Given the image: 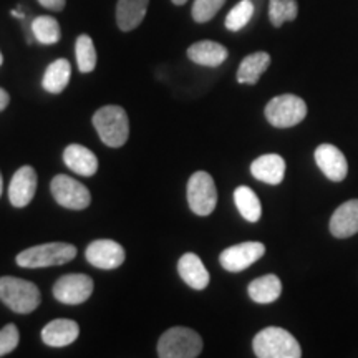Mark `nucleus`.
Instances as JSON below:
<instances>
[{"label": "nucleus", "instance_id": "obj_1", "mask_svg": "<svg viewBox=\"0 0 358 358\" xmlns=\"http://www.w3.org/2000/svg\"><path fill=\"white\" fill-rule=\"evenodd\" d=\"M252 348L259 358H301L302 348L295 337L280 327H267L254 337Z\"/></svg>", "mask_w": 358, "mask_h": 358}, {"label": "nucleus", "instance_id": "obj_2", "mask_svg": "<svg viewBox=\"0 0 358 358\" xmlns=\"http://www.w3.org/2000/svg\"><path fill=\"white\" fill-rule=\"evenodd\" d=\"M95 127L100 140L110 148H122L129 136V120L122 106H103L93 115Z\"/></svg>", "mask_w": 358, "mask_h": 358}, {"label": "nucleus", "instance_id": "obj_3", "mask_svg": "<svg viewBox=\"0 0 358 358\" xmlns=\"http://www.w3.org/2000/svg\"><path fill=\"white\" fill-rule=\"evenodd\" d=\"M0 301L17 313H30L40 306L42 295L34 282L19 277H0Z\"/></svg>", "mask_w": 358, "mask_h": 358}, {"label": "nucleus", "instance_id": "obj_4", "mask_svg": "<svg viewBox=\"0 0 358 358\" xmlns=\"http://www.w3.org/2000/svg\"><path fill=\"white\" fill-rule=\"evenodd\" d=\"M203 350V338L187 327H173L161 335L158 355L161 358H196Z\"/></svg>", "mask_w": 358, "mask_h": 358}, {"label": "nucleus", "instance_id": "obj_5", "mask_svg": "<svg viewBox=\"0 0 358 358\" xmlns=\"http://www.w3.org/2000/svg\"><path fill=\"white\" fill-rule=\"evenodd\" d=\"M77 256L75 245L66 243H48L29 248L17 256V264L25 268H42L62 266Z\"/></svg>", "mask_w": 358, "mask_h": 358}, {"label": "nucleus", "instance_id": "obj_6", "mask_svg": "<svg viewBox=\"0 0 358 358\" xmlns=\"http://www.w3.org/2000/svg\"><path fill=\"white\" fill-rule=\"evenodd\" d=\"M307 116V105L295 95H280L272 98L266 106L267 122L275 128H292L303 122Z\"/></svg>", "mask_w": 358, "mask_h": 358}, {"label": "nucleus", "instance_id": "obj_7", "mask_svg": "<svg viewBox=\"0 0 358 358\" xmlns=\"http://www.w3.org/2000/svg\"><path fill=\"white\" fill-rule=\"evenodd\" d=\"M187 203L198 216H209L217 204V189L209 173L198 171L187 181Z\"/></svg>", "mask_w": 358, "mask_h": 358}, {"label": "nucleus", "instance_id": "obj_8", "mask_svg": "<svg viewBox=\"0 0 358 358\" xmlns=\"http://www.w3.org/2000/svg\"><path fill=\"white\" fill-rule=\"evenodd\" d=\"M50 191L53 199L62 208L82 211L92 203V194H90L88 187L83 186L77 179L66 176V174H58L52 179Z\"/></svg>", "mask_w": 358, "mask_h": 358}, {"label": "nucleus", "instance_id": "obj_9", "mask_svg": "<svg viewBox=\"0 0 358 358\" xmlns=\"http://www.w3.org/2000/svg\"><path fill=\"white\" fill-rule=\"evenodd\" d=\"M93 294V279L85 274H66L53 285V297L66 306H78L87 302Z\"/></svg>", "mask_w": 358, "mask_h": 358}, {"label": "nucleus", "instance_id": "obj_10", "mask_svg": "<svg viewBox=\"0 0 358 358\" xmlns=\"http://www.w3.org/2000/svg\"><path fill=\"white\" fill-rule=\"evenodd\" d=\"M266 254V245L262 243H243L224 249L219 256V262L227 272H243L257 262Z\"/></svg>", "mask_w": 358, "mask_h": 358}, {"label": "nucleus", "instance_id": "obj_11", "mask_svg": "<svg viewBox=\"0 0 358 358\" xmlns=\"http://www.w3.org/2000/svg\"><path fill=\"white\" fill-rule=\"evenodd\" d=\"M85 257L93 267L103 268V271H113L124 262L127 254H124L122 244L110 239H98L88 245L85 250Z\"/></svg>", "mask_w": 358, "mask_h": 358}, {"label": "nucleus", "instance_id": "obj_12", "mask_svg": "<svg viewBox=\"0 0 358 358\" xmlns=\"http://www.w3.org/2000/svg\"><path fill=\"white\" fill-rule=\"evenodd\" d=\"M37 173L32 166H22L13 174L8 186V201L13 208H25L32 203L37 192Z\"/></svg>", "mask_w": 358, "mask_h": 358}, {"label": "nucleus", "instance_id": "obj_13", "mask_svg": "<svg viewBox=\"0 0 358 358\" xmlns=\"http://www.w3.org/2000/svg\"><path fill=\"white\" fill-rule=\"evenodd\" d=\"M315 163L320 168V171L325 174L330 181H343L347 178L348 164L347 158L337 146L324 143L315 150Z\"/></svg>", "mask_w": 358, "mask_h": 358}, {"label": "nucleus", "instance_id": "obj_14", "mask_svg": "<svg viewBox=\"0 0 358 358\" xmlns=\"http://www.w3.org/2000/svg\"><path fill=\"white\" fill-rule=\"evenodd\" d=\"M330 232L337 239H347L358 232V199L340 204L330 219Z\"/></svg>", "mask_w": 358, "mask_h": 358}, {"label": "nucleus", "instance_id": "obj_15", "mask_svg": "<svg viewBox=\"0 0 358 358\" xmlns=\"http://www.w3.org/2000/svg\"><path fill=\"white\" fill-rule=\"evenodd\" d=\"M78 324L69 319H57L47 324L42 330V340L48 347H66L78 338Z\"/></svg>", "mask_w": 358, "mask_h": 358}, {"label": "nucleus", "instance_id": "obj_16", "mask_svg": "<svg viewBox=\"0 0 358 358\" xmlns=\"http://www.w3.org/2000/svg\"><path fill=\"white\" fill-rule=\"evenodd\" d=\"M250 173L259 181L267 185H280L285 176V161L279 155H264L250 164Z\"/></svg>", "mask_w": 358, "mask_h": 358}, {"label": "nucleus", "instance_id": "obj_17", "mask_svg": "<svg viewBox=\"0 0 358 358\" xmlns=\"http://www.w3.org/2000/svg\"><path fill=\"white\" fill-rule=\"evenodd\" d=\"M64 163L78 176L90 178L98 171V158L82 145H70L64 151Z\"/></svg>", "mask_w": 358, "mask_h": 358}, {"label": "nucleus", "instance_id": "obj_18", "mask_svg": "<svg viewBox=\"0 0 358 358\" xmlns=\"http://www.w3.org/2000/svg\"><path fill=\"white\" fill-rule=\"evenodd\" d=\"M178 272L181 275V279L189 285L191 289L203 290L209 285V272L204 267L203 261L196 254L187 252L185 256H181L178 262Z\"/></svg>", "mask_w": 358, "mask_h": 358}, {"label": "nucleus", "instance_id": "obj_19", "mask_svg": "<svg viewBox=\"0 0 358 358\" xmlns=\"http://www.w3.org/2000/svg\"><path fill=\"white\" fill-rule=\"evenodd\" d=\"M187 58L203 66H219L226 62L227 48L213 40H201L187 48Z\"/></svg>", "mask_w": 358, "mask_h": 358}, {"label": "nucleus", "instance_id": "obj_20", "mask_svg": "<svg viewBox=\"0 0 358 358\" xmlns=\"http://www.w3.org/2000/svg\"><path fill=\"white\" fill-rule=\"evenodd\" d=\"M150 0H118L116 24L123 32H131L145 20Z\"/></svg>", "mask_w": 358, "mask_h": 358}, {"label": "nucleus", "instance_id": "obj_21", "mask_svg": "<svg viewBox=\"0 0 358 358\" xmlns=\"http://www.w3.org/2000/svg\"><path fill=\"white\" fill-rule=\"evenodd\" d=\"M271 65V55L266 52L250 53L241 62L239 70H237V82L244 85H256L262 73Z\"/></svg>", "mask_w": 358, "mask_h": 358}, {"label": "nucleus", "instance_id": "obj_22", "mask_svg": "<svg viewBox=\"0 0 358 358\" xmlns=\"http://www.w3.org/2000/svg\"><path fill=\"white\" fill-rule=\"evenodd\" d=\"M249 297L257 303H272L280 297L282 294V282L277 275L267 274L257 277L252 280L248 287Z\"/></svg>", "mask_w": 358, "mask_h": 358}, {"label": "nucleus", "instance_id": "obj_23", "mask_svg": "<svg viewBox=\"0 0 358 358\" xmlns=\"http://www.w3.org/2000/svg\"><path fill=\"white\" fill-rule=\"evenodd\" d=\"M70 75H71L70 62L65 60V58H58V60L48 65L47 70H45L42 87L45 92L58 95V93L64 92L66 85H69Z\"/></svg>", "mask_w": 358, "mask_h": 358}, {"label": "nucleus", "instance_id": "obj_24", "mask_svg": "<svg viewBox=\"0 0 358 358\" xmlns=\"http://www.w3.org/2000/svg\"><path fill=\"white\" fill-rule=\"evenodd\" d=\"M234 203L237 206V211L241 213L245 221L257 222L262 216V206L259 201L257 194L248 186H239L234 191Z\"/></svg>", "mask_w": 358, "mask_h": 358}, {"label": "nucleus", "instance_id": "obj_25", "mask_svg": "<svg viewBox=\"0 0 358 358\" xmlns=\"http://www.w3.org/2000/svg\"><path fill=\"white\" fill-rule=\"evenodd\" d=\"M32 34L42 45H53L60 40V25L53 17L40 15L32 22Z\"/></svg>", "mask_w": 358, "mask_h": 358}, {"label": "nucleus", "instance_id": "obj_26", "mask_svg": "<svg viewBox=\"0 0 358 358\" xmlns=\"http://www.w3.org/2000/svg\"><path fill=\"white\" fill-rule=\"evenodd\" d=\"M75 55H77V65L82 73H90L96 66V50L92 37L80 35L75 42Z\"/></svg>", "mask_w": 358, "mask_h": 358}, {"label": "nucleus", "instance_id": "obj_27", "mask_svg": "<svg viewBox=\"0 0 358 358\" xmlns=\"http://www.w3.org/2000/svg\"><path fill=\"white\" fill-rule=\"evenodd\" d=\"M297 0H271L268 3V19L274 27H280L284 22L297 19Z\"/></svg>", "mask_w": 358, "mask_h": 358}, {"label": "nucleus", "instance_id": "obj_28", "mask_svg": "<svg viewBox=\"0 0 358 358\" xmlns=\"http://www.w3.org/2000/svg\"><path fill=\"white\" fill-rule=\"evenodd\" d=\"M254 15V3L250 0H241L234 8L226 17V29L231 32H239L249 24V20Z\"/></svg>", "mask_w": 358, "mask_h": 358}, {"label": "nucleus", "instance_id": "obj_29", "mask_svg": "<svg viewBox=\"0 0 358 358\" xmlns=\"http://www.w3.org/2000/svg\"><path fill=\"white\" fill-rule=\"evenodd\" d=\"M226 0H194L192 3V19L198 24H206V22L213 20L216 13L221 10Z\"/></svg>", "mask_w": 358, "mask_h": 358}, {"label": "nucleus", "instance_id": "obj_30", "mask_svg": "<svg viewBox=\"0 0 358 358\" xmlns=\"http://www.w3.org/2000/svg\"><path fill=\"white\" fill-rule=\"evenodd\" d=\"M20 334L19 329H17L13 324H8L0 330V357L7 355V353L13 352L19 345Z\"/></svg>", "mask_w": 358, "mask_h": 358}, {"label": "nucleus", "instance_id": "obj_31", "mask_svg": "<svg viewBox=\"0 0 358 358\" xmlns=\"http://www.w3.org/2000/svg\"><path fill=\"white\" fill-rule=\"evenodd\" d=\"M38 3L48 10L53 12H62L65 8V0H38Z\"/></svg>", "mask_w": 358, "mask_h": 358}, {"label": "nucleus", "instance_id": "obj_32", "mask_svg": "<svg viewBox=\"0 0 358 358\" xmlns=\"http://www.w3.org/2000/svg\"><path fill=\"white\" fill-rule=\"evenodd\" d=\"M10 103V95L3 88H0V111H3Z\"/></svg>", "mask_w": 358, "mask_h": 358}, {"label": "nucleus", "instance_id": "obj_33", "mask_svg": "<svg viewBox=\"0 0 358 358\" xmlns=\"http://www.w3.org/2000/svg\"><path fill=\"white\" fill-rule=\"evenodd\" d=\"M171 2L174 3V6H185L187 0H171Z\"/></svg>", "mask_w": 358, "mask_h": 358}, {"label": "nucleus", "instance_id": "obj_34", "mask_svg": "<svg viewBox=\"0 0 358 358\" xmlns=\"http://www.w3.org/2000/svg\"><path fill=\"white\" fill-rule=\"evenodd\" d=\"M2 191H3V178H2V173H0V196H2Z\"/></svg>", "mask_w": 358, "mask_h": 358}, {"label": "nucleus", "instance_id": "obj_35", "mask_svg": "<svg viewBox=\"0 0 358 358\" xmlns=\"http://www.w3.org/2000/svg\"><path fill=\"white\" fill-rule=\"evenodd\" d=\"M2 62H3V57H2V53H0V65H2Z\"/></svg>", "mask_w": 358, "mask_h": 358}]
</instances>
